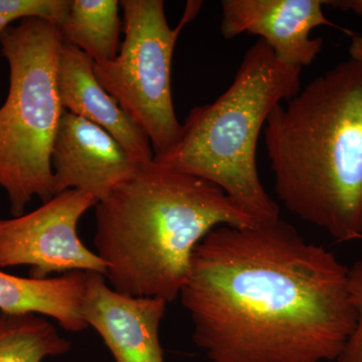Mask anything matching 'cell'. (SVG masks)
<instances>
[{
  "label": "cell",
  "mask_w": 362,
  "mask_h": 362,
  "mask_svg": "<svg viewBox=\"0 0 362 362\" xmlns=\"http://www.w3.org/2000/svg\"><path fill=\"white\" fill-rule=\"evenodd\" d=\"M180 297L213 362L337 361L356 325L349 268L281 218L211 230Z\"/></svg>",
  "instance_id": "6da1fadb"
},
{
  "label": "cell",
  "mask_w": 362,
  "mask_h": 362,
  "mask_svg": "<svg viewBox=\"0 0 362 362\" xmlns=\"http://www.w3.org/2000/svg\"><path fill=\"white\" fill-rule=\"evenodd\" d=\"M96 254L117 292L180 297L194 252L214 228L257 225L223 189L152 160L98 202Z\"/></svg>",
  "instance_id": "7a4b0ae2"
},
{
  "label": "cell",
  "mask_w": 362,
  "mask_h": 362,
  "mask_svg": "<svg viewBox=\"0 0 362 362\" xmlns=\"http://www.w3.org/2000/svg\"><path fill=\"white\" fill-rule=\"evenodd\" d=\"M264 139L286 209L337 242L362 237V62L349 58L272 112Z\"/></svg>",
  "instance_id": "3957f363"
},
{
  "label": "cell",
  "mask_w": 362,
  "mask_h": 362,
  "mask_svg": "<svg viewBox=\"0 0 362 362\" xmlns=\"http://www.w3.org/2000/svg\"><path fill=\"white\" fill-rule=\"evenodd\" d=\"M301 73L258 40L232 85L213 103L192 108L175 146L153 160L214 183L257 223L278 220V204L259 178L257 145L274 109L301 90Z\"/></svg>",
  "instance_id": "277c9868"
},
{
  "label": "cell",
  "mask_w": 362,
  "mask_h": 362,
  "mask_svg": "<svg viewBox=\"0 0 362 362\" xmlns=\"http://www.w3.org/2000/svg\"><path fill=\"white\" fill-rule=\"evenodd\" d=\"M64 39L59 26L23 18L0 35L9 66V89L0 107V187L13 216L35 197H54L52 152L65 109L59 99L58 66Z\"/></svg>",
  "instance_id": "5b68a950"
},
{
  "label": "cell",
  "mask_w": 362,
  "mask_h": 362,
  "mask_svg": "<svg viewBox=\"0 0 362 362\" xmlns=\"http://www.w3.org/2000/svg\"><path fill=\"white\" fill-rule=\"evenodd\" d=\"M124 40L113 61L95 64L100 84L149 138L154 157L163 156L180 140L171 64L180 32L199 13L202 2L189 1L176 28L169 26L162 0H121Z\"/></svg>",
  "instance_id": "8992f818"
},
{
  "label": "cell",
  "mask_w": 362,
  "mask_h": 362,
  "mask_svg": "<svg viewBox=\"0 0 362 362\" xmlns=\"http://www.w3.org/2000/svg\"><path fill=\"white\" fill-rule=\"evenodd\" d=\"M97 204L92 195L70 189L30 214L0 218V268L28 266L33 279L77 271L105 276L104 262L85 246L77 230L81 218Z\"/></svg>",
  "instance_id": "52a82bcc"
},
{
  "label": "cell",
  "mask_w": 362,
  "mask_h": 362,
  "mask_svg": "<svg viewBox=\"0 0 362 362\" xmlns=\"http://www.w3.org/2000/svg\"><path fill=\"white\" fill-rule=\"evenodd\" d=\"M143 164L103 128L64 112L52 152L54 195L80 190L99 202Z\"/></svg>",
  "instance_id": "ba28073f"
},
{
  "label": "cell",
  "mask_w": 362,
  "mask_h": 362,
  "mask_svg": "<svg viewBox=\"0 0 362 362\" xmlns=\"http://www.w3.org/2000/svg\"><path fill=\"white\" fill-rule=\"evenodd\" d=\"M324 6L323 0H223L221 33L226 39L257 35L281 63L303 69L323 47L322 39L311 37L312 30L333 25Z\"/></svg>",
  "instance_id": "9c48e42d"
},
{
  "label": "cell",
  "mask_w": 362,
  "mask_h": 362,
  "mask_svg": "<svg viewBox=\"0 0 362 362\" xmlns=\"http://www.w3.org/2000/svg\"><path fill=\"white\" fill-rule=\"evenodd\" d=\"M168 302L117 292L104 275L88 272L82 316L116 362H165L159 330Z\"/></svg>",
  "instance_id": "30bf717a"
},
{
  "label": "cell",
  "mask_w": 362,
  "mask_h": 362,
  "mask_svg": "<svg viewBox=\"0 0 362 362\" xmlns=\"http://www.w3.org/2000/svg\"><path fill=\"white\" fill-rule=\"evenodd\" d=\"M95 63L84 52L64 40L59 52L58 89L66 111L103 128L142 163L153 160L149 138L100 84Z\"/></svg>",
  "instance_id": "8fae6325"
},
{
  "label": "cell",
  "mask_w": 362,
  "mask_h": 362,
  "mask_svg": "<svg viewBox=\"0 0 362 362\" xmlns=\"http://www.w3.org/2000/svg\"><path fill=\"white\" fill-rule=\"evenodd\" d=\"M88 272H70L59 277H18L0 270V311L49 317L71 332L88 328L82 316Z\"/></svg>",
  "instance_id": "7c38bea8"
},
{
  "label": "cell",
  "mask_w": 362,
  "mask_h": 362,
  "mask_svg": "<svg viewBox=\"0 0 362 362\" xmlns=\"http://www.w3.org/2000/svg\"><path fill=\"white\" fill-rule=\"evenodd\" d=\"M118 0H71L59 25L64 40L84 52L95 64L113 61L120 52L123 23Z\"/></svg>",
  "instance_id": "4fadbf2b"
},
{
  "label": "cell",
  "mask_w": 362,
  "mask_h": 362,
  "mask_svg": "<svg viewBox=\"0 0 362 362\" xmlns=\"http://www.w3.org/2000/svg\"><path fill=\"white\" fill-rule=\"evenodd\" d=\"M71 346L47 317L0 311V362H42L68 354Z\"/></svg>",
  "instance_id": "5bb4252c"
},
{
  "label": "cell",
  "mask_w": 362,
  "mask_h": 362,
  "mask_svg": "<svg viewBox=\"0 0 362 362\" xmlns=\"http://www.w3.org/2000/svg\"><path fill=\"white\" fill-rule=\"evenodd\" d=\"M71 0H0V35L16 21L39 18L59 25L65 20Z\"/></svg>",
  "instance_id": "9a60e30c"
},
{
  "label": "cell",
  "mask_w": 362,
  "mask_h": 362,
  "mask_svg": "<svg viewBox=\"0 0 362 362\" xmlns=\"http://www.w3.org/2000/svg\"><path fill=\"white\" fill-rule=\"evenodd\" d=\"M349 291L356 325L337 362H362V259L349 268Z\"/></svg>",
  "instance_id": "2e32d148"
},
{
  "label": "cell",
  "mask_w": 362,
  "mask_h": 362,
  "mask_svg": "<svg viewBox=\"0 0 362 362\" xmlns=\"http://www.w3.org/2000/svg\"><path fill=\"white\" fill-rule=\"evenodd\" d=\"M326 6L362 16V0H334V1H326Z\"/></svg>",
  "instance_id": "e0dca14e"
},
{
  "label": "cell",
  "mask_w": 362,
  "mask_h": 362,
  "mask_svg": "<svg viewBox=\"0 0 362 362\" xmlns=\"http://www.w3.org/2000/svg\"><path fill=\"white\" fill-rule=\"evenodd\" d=\"M351 42H350V58L362 62V35L359 33H350Z\"/></svg>",
  "instance_id": "ac0fdd59"
},
{
  "label": "cell",
  "mask_w": 362,
  "mask_h": 362,
  "mask_svg": "<svg viewBox=\"0 0 362 362\" xmlns=\"http://www.w3.org/2000/svg\"><path fill=\"white\" fill-rule=\"evenodd\" d=\"M359 240H362V237H361V239H359Z\"/></svg>",
  "instance_id": "d6986e66"
}]
</instances>
